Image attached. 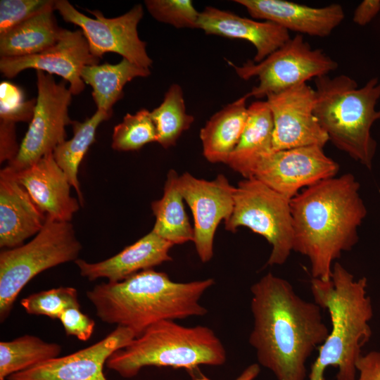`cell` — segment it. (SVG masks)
Segmentation results:
<instances>
[{
    "label": "cell",
    "instance_id": "1",
    "mask_svg": "<svg viewBox=\"0 0 380 380\" xmlns=\"http://www.w3.org/2000/svg\"><path fill=\"white\" fill-rule=\"evenodd\" d=\"M251 292L253 327L249 343L259 364L277 380H305L308 359L329 333L322 308L271 272L253 284Z\"/></svg>",
    "mask_w": 380,
    "mask_h": 380
},
{
    "label": "cell",
    "instance_id": "2",
    "mask_svg": "<svg viewBox=\"0 0 380 380\" xmlns=\"http://www.w3.org/2000/svg\"><path fill=\"white\" fill-rule=\"evenodd\" d=\"M360 183L346 173L303 189L291 201L293 251L305 256L312 278L328 281L342 253L358 241L367 210Z\"/></svg>",
    "mask_w": 380,
    "mask_h": 380
},
{
    "label": "cell",
    "instance_id": "3",
    "mask_svg": "<svg viewBox=\"0 0 380 380\" xmlns=\"http://www.w3.org/2000/svg\"><path fill=\"white\" fill-rule=\"evenodd\" d=\"M214 284L212 278L176 282L149 269L120 281L97 284L86 295L102 322L127 327L137 337L162 320L205 315L200 299Z\"/></svg>",
    "mask_w": 380,
    "mask_h": 380
},
{
    "label": "cell",
    "instance_id": "4",
    "mask_svg": "<svg viewBox=\"0 0 380 380\" xmlns=\"http://www.w3.org/2000/svg\"><path fill=\"white\" fill-rule=\"evenodd\" d=\"M367 287L366 277L355 279L338 262H334L329 280L312 279L314 302L328 311L331 329L318 348L309 380H326L329 367L338 369L337 380L356 379L362 348L372 336L373 308Z\"/></svg>",
    "mask_w": 380,
    "mask_h": 380
},
{
    "label": "cell",
    "instance_id": "5",
    "mask_svg": "<svg viewBox=\"0 0 380 380\" xmlns=\"http://www.w3.org/2000/svg\"><path fill=\"white\" fill-rule=\"evenodd\" d=\"M314 114L329 141L368 169L372 167L376 142L371 134L380 119L376 106L380 99V81L370 79L358 87L346 75H327L315 79Z\"/></svg>",
    "mask_w": 380,
    "mask_h": 380
},
{
    "label": "cell",
    "instance_id": "6",
    "mask_svg": "<svg viewBox=\"0 0 380 380\" xmlns=\"http://www.w3.org/2000/svg\"><path fill=\"white\" fill-rule=\"evenodd\" d=\"M226 357L222 343L210 328L186 327L168 319L148 327L112 354L106 365L123 378H132L146 367L191 370L202 365H222Z\"/></svg>",
    "mask_w": 380,
    "mask_h": 380
},
{
    "label": "cell",
    "instance_id": "7",
    "mask_svg": "<svg viewBox=\"0 0 380 380\" xmlns=\"http://www.w3.org/2000/svg\"><path fill=\"white\" fill-rule=\"evenodd\" d=\"M82 246L70 222L46 217L41 231L28 243L0 253V319L10 315L24 286L42 272L75 261Z\"/></svg>",
    "mask_w": 380,
    "mask_h": 380
},
{
    "label": "cell",
    "instance_id": "8",
    "mask_svg": "<svg viewBox=\"0 0 380 380\" xmlns=\"http://www.w3.org/2000/svg\"><path fill=\"white\" fill-rule=\"evenodd\" d=\"M290 201L254 177L244 179L235 187L234 208L224 222L225 229L235 232L246 227L263 236L272 246L267 265H283L293 251Z\"/></svg>",
    "mask_w": 380,
    "mask_h": 380
},
{
    "label": "cell",
    "instance_id": "9",
    "mask_svg": "<svg viewBox=\"0 0 380 380\" xmlns=\"http://www.w3.org/2000/svg\"><path fill=\"white\" fill-rule=\"evenodd\" d=\"M238 76L259 83L247 93L248 97L266 98L306 81L328 75L338 63L322 49L311 46L298 34L260 62L248 60L241 66L228 61Z\"/></svg>",
    "mask_w": 380,
    "mask_h": 380
},
{
    "label": "cell",
    "instance_id": "10",
    "mask_svg": "<svg viewBox=\"0 0 380 380\" xmlns=\"http://www.w3.org/2000/svg\"><path fill=\"white\" fill-rule=\"evenodd\" d=\"M37 96L34 115L20 144L18 155L7 167L17 172L53 153L65 141V127L72 125L68 107L72 93L65 82L57 83L52 75L36 70Z\"/></svg>",
    "mask_w": 380,
    "mask_h": 380
},
{
    "label": "cell",
    "instance_id": "11",
    "mask_svg": "<svg viewBox=\"0 0 380 380\" xmlns=\"http://www.w3.org/2000/svg\"><path fill=\"white\" fill-rule=\"evenodd\" d=\"M56 10L68 23L79 26L87 41L91 53L101 58L111 52L131 63L146 68L152 65L146 42L138 34L137 26L144 15L141 4L115 18H106L98 10H87L95 18L78 11L68 1L56 0Z\"/></svg>",
    "mask_w": 380,
    "mask_h": 380
},
{
    "label": "cell",
    "instance_id": "12",
    "mask_svg": "<svg viewBox=\"0 0 380 380\" xmlns=\"http://www.w3.org/2000/svg\"><path fill=\"white\" fill-rule=\"evenodd\" d=\"M338 164L323 147L305 146L272 151L255 165L251 177L291 200L303 189L336 176Z\"/></svg>",
    "mask_w": 380,
    "mask_h": 380
},
{
    "label": "cell",
    "instance_id": "13",
    "mask_svg": "<svg viewBox=\"0 0 380 380\" xmlns=\"http://www.w3.org/2000/svg\"><path fill=\"white\" fill-rule=\"evenodd\" d=\"M178 186L193 215L196 252L200 260L207 262L213 257L214 236L219 224L232 213L235 187L222 174L208 181L189 172L179 176Z\"/></svg>",
    "mask_w": 380,
    "mask_h": 380
},
{
    "label": "cell",
    "instance_id": "14",
    "mask_svg": "<svg viewBox=\"0 0 380 380\" xmlns=\"http://www.w3.org/2000/svg\"><path fill=\"white\" fill-rule=\"evenodd\" d=\"M266 99L274 122L272 151L312 145L324 147L328 142L314 114L315 89L306 82L270 94Z\"/></svg>",
    "mask_w": 380,
    "mask_h": 380
},
{
    "label": "cell",
    "instance_id": "15",
    "mask_svg": "<svg viewBox=\"0 0 380 380\" xmlns=\"http://www.w3.org/2000/svg\"><path fill=\"white\" fill-rule=\"evenodd\" d=\"M135 337L130 329L117 326L90 346L11 374L6 380H107L103 373L107 360Z\"/></svg>",
    "mask_w": 380,
    "mask_h": 380
},
{
    "label": "cell",
    "instance_id": "16",
    "mask_svg": "<svg viewBox=\"0 0 380 380\" xmlns=\"http://www.w3.org/2000/svg\"><path fill=\"white\" fill-rule=\"evenodd\" d=\"M100 59L94 56L87 39L80 30L64 32L52 47L35 55L1 58L0 71L5 77L13 78L26 69L46 72L63 77L70 84L72 95L80 94L85 83L81 77L82 68L99 64Z\"/></svg>",
    "mask_w": 380,
    "mask_h": 380
},
{
    "label": "cell",
    "instance_id": "17",
    "mask_svg": "<svg viewBox=\"0 0 380 380\" xmlns=\"http://www.w3.org/2000/svg\"><path fill=\"white\" fill-rule=\"evenodd\" d=\"M10 170L47 217L70 222L79 210L80 202L70 195V184L52 153L25 169L17 172Z\"/></svg>",
    "mask_w": 380,
    "mask_h": 380
},
{
    "label": "cell",
    "instance_id": "18",
    "mask_svg": "<svg viewBox=\"0 0 380 380\" xmlns=\"http://www.w3.org/2000/svg\"><path fill=\"white\" fill-rule=\"evenodd\" d=\"M251 17L275 23L286 30L312 37H326L345 18L343 7L332 4L310 7L284 0H235Z\"/></svg>",
    "mask_w": 380,
    "mask_h": 380
},
{
    "label": "cell",
    "instance_id": "19",
    "mask_svg": "<svg viewBox=\"0 0 380 380\" xmlns=\"http://www.w3.org/2000/svg\"><path fill=\"white\" fill-rule=\"evenodd\" d=\"M46 215L7 166L0 172V247L23 245L25 240L43 228Z\"/></svg>",
    "mask_w": 380,
    "mask_h": 380
},
{
    "label": "cell",
    "instance_id": "20",
    "mask_svg": "<svg viewBox=\"0 0 380 380\" xmlns=\"http://www.w3.org/2000/svg\"><path fill=\"white\" fill-rule=\"evenodd\" d=\"M173 246L151 230L133 244L103 261L89 262L77 259L75 262L80 275L89 281L106 278L110 282H118L139 272L171 261L172 258L169 251Z\"/></svg>",
    "mask_w": 380,
    "mask_h": 380
},
{
    "label": "cell",
    "instance_id": "21",
    "mask_svg": "<svg viewBox=\"0 0 380 380\" xmlns=\"http://www.w3.org/2000/svg\"><path fill=\"white\" fill-rule=\"evenodd\" d=\"M198 28L207 34L251 43L256 51L255 63L264 60L291 38L288 30L275 23L243 18L213 6H206L200 13Z\"/></svg>",
    "mask_w": 380,
    "mask_h": 380
},
{
    "label": "cell",
    "instance_id": "22",
    "mask_svg": "<svg viewBox=\"0 0 380 380\" xmlns=\"http://www.w3.org/2000/svg\"><path fill=\"white\" fill-rule=\"evenodd\" d=\"M274 122L266 101L248 106V118L241 139L227 165L245 179L252 177L260 159L272 151Z\"/></svg>",
    "mask_w": 380,
    "mask_h": 380
},
{
    "label": "cell",
    "instance_id": "23",
    "mask_svg": "<svg viewBox=\"0 0 380 380\" xmlns=\"http://www.w3.org/2000/svg\"><path fill=\"white\" fill-rule=\"evenodd\" d=\"M245 94L213 114L200 130L203 154L212 163H227L238 144L248 118Z\"/></svg>",
    "mask_w": 380,
    "mask_h": 380
},
{
    "label": "cell",
    "instance_id": "24",
    "mask_svg": "<svg viewBox=\"0 0 380 380\" xmlns=\"http://www.w3.org/2000/svg\"><path fill=\"white\" fill-rule=\"evenodd\" d=\"M54 11H44L1 34V58L32 56L54 46L65 30L58 25Z\"/></svg>",
    "mask_w": 380,
    "mask_h": 380
},
{
    "label": "cell",
    "instance_id": "25",
    "mask_svg": "<svg viewBox=\"0 0 380 380\" xmlns=\"http://www.w3.org/2000/svg\"><path fill=\"white\" fill-rule=\"evenodd\" d=\"M151 75L149 68L137 65L125 58L116 64L84 66L81 77L92 88L97 110L112 113L113 106L122 98L125 85L136 77Z\"/></svg>",
    "mask_w": 380,
    "mask_h": 380
},
{
    "label": "cell",
    "instance_id": "26",
    "mask_svg": "<svg viewBox=\"0 0 380 380\" xmlns=\"http://www.w3.org/2000/svg\"><path fill=\"white\" fill-rule=\"evenodd\" d=\"M178 178L177 172L170 170L167 175L163 197L151 204L156 219L152 230L174 245L194 240V228L184 210Z\"/></svg>",
    "mask_w": 380,
    "mask_h": 380
},
{
    "label": "cell",
    "instance_id": "27",
    "mask_svg": "<svg viewBox=\"0 0 380 380\" xmlns=\"http://www.w3.org/2000/svg\"><path fill=\"white\" fill-rule=\"evenodd\" d=\"M112 113L97 110L90 118L83 122L73 121V137L60 144L53 151V156L62 169L77 192L81 205L84 197L78 180L79 166L89 146L95 141L96 131L99 125L110 118Z\"/></svg>",
    "mask_w": 380,
    "mask_h": 380
},
{
    "label": "cell",
    "instance_id": "28",
    "mask_svg": "<svg viewBox=\"0 0 380 380\" xmlns=\"http://www.w3.org/2000/svg\"><path fill=\"white\" fill-rule=\"evenodd\" d=\"M61 346L32 335L0 342V380L59 357Z\"/></svg>",
    "mask_w": 380,
    "mask_h": 380
},
{
    "label": "cell",
    "instance_id": "29",
    "mask_svg": "<svg viewBox=\"0 0 380 380\" xmlns=\"http://www.w3.org/2000/svg\"><path fill=\"white\" fill-rule=\"evenodd\" d=\"M157 132V142L164 148L176 144L181 134L189 129L194 118L186 111L184 93L178 84H172L159 106L151 111Z\"/></svg>",
    "mask_w": 380,
    "mask_h": 380
},
{
    "label": "cell",
    "instance_id": "30",
    "mask_svg": "<svg viewBox=\"0 0 380 380\" xmlns=\"http://www.w3.org/2000/svg\"><path fill=\"white\" fill-rule=\"evenodd\" d=\"M154 141L157 142V132L151 112L143 108L135 114L127 113L115 126L111 147L118 151H137Z\"/></svg>",
    "mask_w": 380,
    "mask_h": 380
},
{
    "label": "cell",
    "instance_id": "31",
    "mask_svg": "<svg viewBox=\"0 0 380 380\" xmlns=\"http://www.w3.org/2000/svg\"><path fill=\"white\" fill-rule=\"evenodd\" d=\"M21 305L32 315H43L59 319L66 309L80 308L76 289L61 286L32 293L22 299Z\"/></svg>",
    "mask_w": 380,
    "mask_h": 380
},
{
    "label": "cell",
    "instance_id": "32",
    "mask_svg": "<svg viewBox=\"0 0 380 380\" xmlns=\"http://www.w3.org/2000/svg\"><path fill=\"white\" fill-rule=\"evenodd\" d=\"M144 4L159 22L176 28H198L200 13L191 0H146Z\"/></svg>",
    "mask_w": 380,
    "mask_h": 380
},
{
    "label": "cell",
    "instance_id": "33",
    "mask_svg": "<svg viewBox=\"0 0 380 380\" xmlns=\"http://www.w3.org/2000/svg\"><path fill=\"white\" fill-rule=\"evenodd\" d=\"M36 99L26 101L22 89L9 82L0 84V120L16 123L30 122L34 115Z\"/></svg>",
    "mask_w": 380,
    "mask_h": 380
},
{
    "label": "cell",
    "instance_id": "34",
    "mask_svg": "<svg viewBox=\"0 0 380 380\" xmlns=\"http://www.w3.org/2000/svg\"><path fill=\"white\" fill-rule=\"evenodd\" d=\"M51 9L56 10L55 0H1L0 34Z\"/></svg>",
    "mask_w": 380,
    "mask_h": 380
},
{
    "label": "cell",
    "instance_id": "35",
    "mask_svg": "<svg viewBox=\"0 0 380 380\" xmlns=\"http://www.w3.org/2000/svg\"><path fill=\"white\" fill-rule=\"evenodd\" d=\"M59 319L67 336H74L79 340L87 341L94 333L95 322L83 313L80 308L66 309Z\"/></svg>",
    "mask_w": 380,
    "mask_h": 380
},
{
    "label": "cell",
    "instance_id": "36",
    "mask_svg": "<svg viewBox=\"0 0 380 380\" xmlns=\"http://www.w3.org/2000/svg\"><path fill=\"white\" fill-rule=\"evenodd\" d=\"M20 145L16 140L15 123L0 120V162L13 160Z\"/></svg>",
    "mask_w": 380,
    "mask_h": 380
},
{
    "label": "cell",
    "instance_id": "37",
    "mask_svg": "<svg viewBox=\"0 0 380 380\" xmlns=\"http://www.w3.org/2000/svg\"><path fill=\"white\" fill-rule=\"evenodd\" d=\"M358 376L355 380H380V352L362 355L357 363Z\"/></svg>",
    "mask_w": 380,
    "mask_h": 380
},
{
    "label": "cell",
    "instance_id": "38",
    "mask_svg": "<svg viewBox=\"0 0 380 380\" xmlns=\"http://www.w3.org/2000/svg\"><path fill=\"white\" fill-rule=\"evenodd\" d=\"M380 11V0H364L355 8L353 21L365 26L370 23Z\"/></svg>",
    "mask_w": 380,
    "mask_h": 380
},
{
    "label": "cell",
    "instance_id": "39",
    "mask_svg": "<svg viewBox=\"0 0 380 380\" xmlns=\"http://www.w3.org/2000/svg\"><path fill=\"white\" fill-rule=\"evenodd\" d=\"M260 371V365L254 363L246 367L244 371L234 380H255ZM194 380H211L209 378L201 374L196 377Z\"/></svg>",
    "mask_w": 380,
    "mask_h": 380
}]
</instances>
